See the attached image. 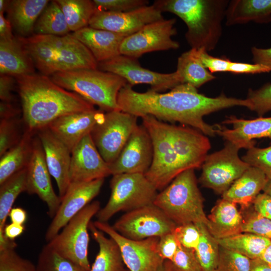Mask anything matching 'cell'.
Returning <instances> with one entry per match:
<instances>
[{
	"label": "cell",
	"instance_id": "34",
	"mask_svg": "<svg viewBox=\"0 0 271 271\" xmlns=\"http://www.w3.org/2000/svg\"><path fill=\"white\" fill-rule=\"evenodd\" d=\"M176 71L181 77L182 84H188L197 89L216 78L203 66L193 49L178 57Z\"/></svg>",
	"mask_w": 271,
	"mask_h": 271
},
{
	"label": "cell",
	"instance_id": "41",
	"mask_svg": "<svg viewBox=\"0 0 271 271\" xmlns=\"http://www.w3.org/2000/svg\"><path fill=\"white\" fill-rule=\"evenodd\" d=\"M251 259L220 246L219 257L214 271H249Z\"/></svg>",
	"mask_w": 271,
	"mask_h": 271
},
{
	"label": "cell",
	"instance_id": "9",
	"mask_svg": "<svg viewBox=\"0 0 271 271\" xmlns=\"http://www.w3.org/2000/svg\"><path fill=\"white\" fill-rule=\"evenodd\" d=\"M100 209L99 201L90 203L73 217L47 244L63 257L90 271L88 229L91 218Z\"/></svg>",
	"mask_w": 271,
	"mask_h": 271
},
{
	"label": "cell",
	"instance_id": "37",
	"mask_svg": "<svg viewBox=\"0 0 271 271\" xmlns=\"http://www.w3.org/2000/svg\"><path fill=\"white\" fill-rule=\"evenodd\" d=\"M64 15L56 1L49 2L34 26V33L62 36L69 34Z\"/></svg>",
	"mask_w": 271,
	"mask_h": 271
},
{
	"label": "cell",
	"instance_id": "24",
	"mask_svg": "<svg viewBox=\"0 0 271 271\" xmlns=\"http://www.w3.org/2000/svg\"><path fill=\"white\" fill-rule=\"evenodd\" d=\"M223 123L231 124V129L215 125L216 134L221 137L226 141L239 145L241 149L254 147L255 139L268 138L271 143V117L259 116L252 119L239 118L231 115Z\"/></svg>",
	"mask_w": 271,
	"mask_h": 271
},
{
	"label": "cell",
	"instance_id": "12",
	"mask_svg": "<svg viewBox=\"0 0 271 271\" xmlns=\"http://www.w3.org/2000/svg\"><path fill=\"white\" fill-rule=\"evenodd\" d=\"M176 225L153 204L127 212L112 227L126 238L140 240L173 232Z\"/></svg>",
	"mask_w": 271,
	"mask_h": 271
},
{
	"label": "cell",
	"instance_id": "49",
	"mask_svg": "<svg viewBox=\"0 0 271 271\" xmlns=\"http://www.w3.org/2000/svg\"><path fill=\"white\" fill-rule=\"evenodd\" d=\"M193 49L196 56L203 66L211 73L228 72L230 64L231 62L229 58H219L211 56L204 49Z\"/></svg>",
	"mask_w": 271,
	"mask_h": 271
},
{
	"label": "cell",
	"instance_id": "8",
	"mask_svg": "<svg viewBox=\"0 0 271 271\" xmlns=\"http://www.w3.org/2000/svg\"><path fill=\"white\" fill-rule=\"evenodd\" d=\"M142 118L153 147L152 162L145 175L158 190L162 191L183 170L169 136L166 123L150 115Z\"/></svg>",
	"mask_w": 271,
	"mask_h": 271
},
{
	"label": "cell",
	"instance_id": "57",
	"mask_svg": "<svg viewBox=\"0 0 271 271\" xmlns=\"http://www.w3.org/2000/svg\"><path fill=\"white\" fill-rule=\"evenodd\" d=\"M12 26L10 21L0 14V39H11L15 37L12 33Z\"/></svg>",
	"mask_w": 271,
	"mask_h": 271
},
{
	"label": "cell",
	"instance_id": "16",
	"mask_svg": "<svg viewBox=\"0 0 271 271\" xmlns=\"http://www.w3.org/2000/svg\"><path fill=\"white\" fill-rule=\"evenodd\" d=\"M104 178L89 182L70 183L62 198L59 207L46 230L45 238L49 242L68 222L99 193Z\"/></svg>",
	"mask_w": 271,
	"mask_h": 271
},
{
	"label": "cell",
	"instance_id": "10",
	"mask_svg": "<svg viewBox=\"0 0 271 271\" xmlns=\"http://www.w3.org/2000/svg\"><path fill=\"white\" fill-rule=\"evenodd\" d=\"M241 147L226 141L221 150L208 155L203 162L199 182L221 195L250 166L238 155Z\"/></svg>",
	"mask_w": 271,
	"mask_h": 271
},
{
	"label": "cell",
	"instance_id": "45",
	"mask_svg": "<svg viewBox=\"0 0 271 271\" xmlns=\"http://www.w3.org/2000/svg\"><path fill=\"white\" fill-rule=\"evenodd\" d=\"M0 271H36V266L12 248L0 250Z\"/></svg>",
	"mask_w": 271,
	"mask_h": 271
},
{
	"label": "cell",
	"instance_id": "36",
	"mask_svg": "<svg viewBox=\"0 0 271 271\" xmlns=\"http://www.w3.org/2000/svg\"><path fill=\"white\" fill-rule=\"evenodd\" d=\"M65 18L70 31L89 26L96 8L90 0H56Z\"/></svg>",
	"mask_w": 271,
	"mask_h": 271
},
{
	"label": "cell",
	"instance_id": "6",
	"mask_svg": "<svg viewBox=\"0 0 271 271\" xmlns=\"http://www.w3.org/2000/svg\"><path fill=\"white\" fill-rule=\"evenodd\" d=\"M203 201L194 169H190L180 173L158 193L154 204L177 225L189 223L207 225Z\"/></svg>",
	"mask_w": 271,
	"mask_h": 271
},
{
	"label": "cell",
	"instance_id": "48",
	"mask_svg": "<svg viewBox=\"0 0 271 271\" xmlns=\"http://www.w3.org/2000/svg\"><path fill=\"white\" fill-rule=\"evenodd\" d=\"M97 9L114 12H127L148 6L147 0H93Z\"/></svg>",
	"mask_w": 271,
	"mask_h": 271
},
{
	"label": "cell",
	"instance_id": "13",
	"mask_svg": "<svg viewBox=\"0 0 271 271\" xmlns=\"http://www.w3.org/2000/svg\"><path fill=\"white\" fill-rule=\"evenodd\" d=\"M176 19H163L145 26L122 42L121 55L138 59L145 53L177 49L179 43L172 37L176 35Z\"/></svg>",
	"mask_w": 271,
	"mask_h": 271
},
{
	"label": "cell",
	"instance_id": "59",
	"mask_svg": "<svg viewBox=\"0 0 271 271\" xmlns=\"http://www.w3.org/2000/svg\"><path fill=\"white\" fill-rule=\"evenodd\" d=\"M249 271H271V266L259 258L251 259Z\"/></svg>",
	"mask_w": 271,
	"mask_h": 271
},
{
	"label": "cell",
	"instance_id": "42",
	"mask_svg": "<svg viewBox=\"0 0 271 271\" xmlns=\"http://www.w3.org/2000/svg\"><path fill=\"white\" fill-rule=\"evenodd\" d=\"M245 215L242 214L243 223L242 232L253 233L271 240V219L265 218L253 209L248 211Z\"/></svg>",
	"mask_w": 271,
	"mask_h": 271
},
{
	"label": "cell",
	"instance_id": "15",
	"mask_svg": "<svg viewBox=\"0 0 271 271\" xmlns=\"http://www.w3.org/2000/svg\"><path fill=\"white\" fill-rule=\"evenodd\" d=\"M92 223L117 243L124 263L129 271H156L164 262L157 251L159 237L132 240L119 234L107 222L97 220Z\"/></svg>",
	"mask_w": 271,
	"mask_h": 271
},
{
	"label": "cell",
	"instance_id": "47",
	"mask_svg": "<svg viewBox=\"0 0 271 271\" xmlns=\"http://www.w3.org/2000/svg\"><path fill=\"white\" fill-rule=\"evenodd\" d=\"M172 233L181 245L195 250L200 237V230L197 224L189 223L176 225Z\"/></svg>",
	"mask_w": 271,
	"mask_h": 271
},
{
	"label": "cell",
	"instance_id": "23",
	"mask_svg": "<svg viewBox=\"0 0 271 271\" xmlns=\"http://www.w3.org/2000/svg\"><path fill=\"white\" fill-rule=\"evenodd\" d=\"M36 134L42 144L49 173L56 182L59 196L62 198L70 184L71 152L47 126L39 130Z\"/></svg>",
	"mask_w": 271,
	"mask_h": 271
},
{
	"label": "cell",
	"instance_id": "14",
	"mask_svg": "<svg viewBox=\"0 0 271 271\" xmlns=\"http://www.w3.org/2000/svg\"><path fill=\"white\" fill-rule=\"evenodd\" d=\"M97 69L121 77L132 86L138 84H149L151 90L158 92L171 90L182 84L176 71L171 73L153 71L143 67L137 59L121 54L98 63Z\"/></svg>",
	"mask_w": 271,
	"mask_h": 271
},
{
	"label": "cell",
	"instance_id": "33",
	"mask_svg": "<svg viewBox=\"0 0 271 271\" xmlns=\"http://www.w3.org/2000/svg\"><path fill=\"white\" fill-rule=\"evenodd\" d=\"M220 246L234 251L250 259L260 258L271 240L248 232H241L217 239Z\"/></svg>",
	"mask_w": 271,
	"mask_h": 271
},
{
	"label": "cell",
	"instance_id": "44",
	"mask_svg": "<svg viewBox=\"0 0 271 271\" xmlns=\"http://www.w3.org/2000/svg\"><path fill=\"white\" fill-rule=\"evenodd\" d=\"M241 159L250 166L260 170L268 180H271V145L263 148L252 147Z\"/></svg>",
	"mask_w": 271,
	"mask_h": 271
},
{
	"label": "cell",
	"instance_id": "25",
	"mask_svg": "<svg viewBox=\"0 0 271 271\" xmlns=\"http://www.w3.org/2000/svg\"><path fill=\"white\" fill-rule=\"evenodd\" d=\"M91 52L98 63L120 55V46L127 36L89 26L70 34Z\"/></svg>",
	"mask_w": 271,
	"mask_h": 271
},
{
	"label": "cell",
	"instance_id": "7",
	"mask_svg": "<svg viewBox=\"0 0 271 271\" xmlns=\"http://www.w3.org/2000/svg\"><path fill=\"white\" fill-rule=\"evenodd\" d=\"M110 187L107 203L96 215L98 221L107 222L118 212H128L153 204L158 194L153 184L141 173L112 175Z\"/></svg>",
	"mask_w": 271,
	"mask_h": 271
},
{
	"label": "cell",
	"instance_id": "32",
	"mask_svg": "<svg viewBox=\"0 0 271 271\" xmlns=\"http://www.w3.org/2000/svg\"><path fill=\"white\" fill-rule=\"evenodd\" d=\"M35 135L25 130L21 140L1 157L0 184L27 167L32 156Z\"/></svg>",
	"mask_w": 271,
	"mask_h": 271
},
{
	"label": "cell",
	"instance_id": "46",
	"mask_svg": "<svg viewBox=\"0 0 271 271\" xmlns=\"http://www.w3.org/2000/svg\"><path fill=\"white\" fill-rule=\"evenodd\" d=\"M171 271H201L195 250L179 244L171 260H168Z\"/></svg>",
	"mask_w": 271,
	"mask_h": 271
},
{
	"label": "cell",
	"instance_id": "31",
	"mask_svg": "<svg viewBox=\"0 0 271 271\" xmlns=\"http://www.w3.org/2000/svg\"><path fill=\"white\" fill-rule=\"evenodd\" d=\"M89 229L99 246V250L90 271H129L125 265L117 243L106 237L90 222Z\"/></svg>",
	"mask_w": 271,
	"mask_h": 271
},
{
	"label": "cell",
	"instance_id": "51",
	"mask_svg": "<svg viewBox=\"0 0 271 271\" xmlns=\"http://www.w3.org/2000/svg\"><path fill=\"white\" fill-rule=\"evenodd\" d=\"M271 71V68L261 64L231 61L228 72L233 74H259Z\"/></svg>",
	"mask_w": 271,
	"mask_h": 271
},
{
	"label": "cell",
	"instance_id": "40",
	"mask_svg": "<svg viewBox=\"0 0 271 271\" xmlns=\"http://www.w3.org/2000/svg\"><path fill=\"white\" fill-rule=\"evenodd\" d=\"M23 120L20 117L1 119L0 157L16 145L22 139L24 131H22Z\"/></svg>",
	"mask_w": 271,
	"mask_h": 271
},
{
	"label": "cell",
	"instance_id": "30",
	"mask_svg": "<svg viewBox=\"0 0 271 271\" xmlns=\"http://www.w3.org/2000/svg\"><path fill=\"white\" fill-rule=\"evenodd\" d=\"M225 18L228 26L250 22L268 23L271 22V0L230 1Z\"/></svg>",
	"mask_w": 271,
	"mask_h": 271
},
{
	"label": "cell",
	"instance_id": "20",
	"mask_svg": "<svg viewBox=\"0 0 271 271\" xmlns=\"http://www.w3.org/2000/svg\"><path fill=\"white\" fill-rule=\"evenodd\" d=\"M166 128L183 171L201 167L211 148L207 136L189 127L166 123Z\"/></svg>",
	"mask_w": 271,
	"mask_h": 271
},
{
	"label": "cell",
	"instance_id": "3",
	"mask_svg": "<svg viewBox=\"0 0 271 271\" xmlns=\"http://www.w3.org/2000/svg\"><path fill=\"white\" fill-rule=\"evenodd\" d=\"M228 0H157L162 12L173 13L186 25L185 38L192 49L213 50L222 35Z\"/></svg>",
	"mask_w": 271,
	"mask_h": 271
},
{
	"label": "cell",
	"instance_id": "38",
	"mask_svg": "<svg viewBox=\"0 0 271 271\" xmlns=\"http://www.w3.org/2000/svg\"><path fill=\"white\" fill-rule=\"evenodd\" d=\"M197 224L200 230V237L195 254L201 271H214L218 262L220 246L206 225Z\"/></svg>",
	"mask_w": 271,
	"mask_h": 271
},
{
	"label": "cell",
	"instance_id": "54",
	"mask_svg": "<svg viewBox=\"0 0 271 271\" xmlns=\"http://www.w3.org/2000/svg\"><path fill=\"white\" fill-rule=\"evenodd\" d=\"M253 63L261 64L271 68V48L267 49L252 47L251 49Z\"/></svg>",
	"mask_w": 271,
	"mask_h": 271
},
{
	"label": "cell",
	"instance_id": "58",
	"mask_svg": "<svg viewBox=\"0 0 271 271\" xmlns=\"http://www.w3.org/2000/svg\"><path fill=\"white\" fill-rule=\"evenodd\" d=\"M9 217L12 223L24 225L27 220V213L22 208L14 207L11 210Z\"/></svg>",
	"mask_w": 271,
	"mask_h": 271
},
{
	"label": "cell",
	"instance_id": "11",
	"mask_svg": "<svg viewBox=\"0 0 271 271\" xmlns=\"http://www.w3.org/2000/svg\"><path fill=\"white\" fill-rule=\"evenodd\" d=\"M137 118L121 110L107 112L104 120L91 132L95 146L108 165L117 159L122 150L138 125Z\"/></svg>",
	"mask_w": 271,
	"mask_h": 271
},
{
	"label": "cell",
	"instance_id": "60",
	"mask_svg": "<svg viewBox=\"0 0 271 271\" xmlns=\"http://www.w3.org/2000/svg\"><path fill=\"white\" fill-rule=\"evenodd\" d=\"M259 258L271 266V243L266 247Z\"/></svg>",
	"mask_w": 271,
	"mask_h": 271
},
{
	"label": "cell",
	"instance_id": "63",
	"mask_svg": "<svg viewBox=\"0 0 271 271\" xmlns=\"http://www.w3.org/2000/svg\"><path fill=\"white\" fill-rule=\"evenodd\" d=\"M262 191L271 196V180H268Z\"/></svg>",
	"mask_w": 271,
	"mask_h": 271
},
{
	"label": "cell",
	"instance_id": "2",
	"mask_svg": "<svg viewBox=\"0 0 271 271\" xmlns=\"http://www.w3.org/2000/svg\"><path fill=\"white\" fill-rule=\"evenodd\" d=\"M25 130L36 134L56 119L96 109L78 94L54 83L49 76L33 73L15 77Z\"/></svg>",
	"mask_w": 271,
	"mask_h": 271
},
{
	"label": "cell",
	"instance_id": "62",
	"mask_svg": "<svg viewBox=\"0 0 271 271\" xmlns=\"http://www.w3.org/2000/svg\"><path fill=\"white\" fill-rule=\"evenodd\" d=\"M156 271H171L168 260H165L157 268Z\"/></svg>",
	"mask_w": 271,
	"mask_h": 271
},
{
	"label": "cell",
	"instance_id": "29",
	"mask_svg": "<svg viewBox=\"0 0 271 271\" xmlns=\"http://www.w3.org/2000/svg\"><path fill=\"white\" fill-rule=\"evenodd\" d=\"M49 2L48 0L11 1L7 11L8 19L19 36L28 37L34 35L36 22Z\"/></svg>",
	"mask_w": 271,
	"mask_h": 271
},
{
	"label": "cell",
	"instance_id": "21",
	"mask_svg": "<svg viewBox=\"0 0 271 271\" xmlns=\"http://www.w3.org/2000/svg\"><path fill=\"white\" fill-rule=\"evenodd\" d=\"M110 175L109 165L98 152L90 133L87 134L71 151L70 183L104 179Z\"/></svg>",
	"mask_w": 271,
	"mask_h": 271
},
{
	"label": "cell",
	"instance_id": "18",
	"mask_svg": "<svg viewBox=\"0 0 271 271\" xmlns=\"http://www.w3.org/2000/svg\"><path fill=\"white\" fill-rule=\"evenodd\" d=\"M153 157L150 135L143 124L138 125L117 159L109 165L111 175L145 174L151 165Z\"/></svg>",
	"mask_w": 271,
	"mask_h": 271
},
{
	"label": "cell",
	"instance_id": "5",
	"mask_svg": "<svg viewBox=\"0 0 271 271\" xmlns=\"http://www.w3.org/2000/svg\"><path fill=\"white\" fill-rule=\"evenodd\" d=\"M62 88L73 92L103 111L120 110L117 103L125 79L98 69H78L57 72L49 76Z\"/></svg>",
	"mask_w": 271,
	"mask_h": 271
},
{
	"label": "cell",
	"instance_id": "17",
	"mask_svg": "<svg viewBox=\"0 0 271 271\" xmlns=\"http://www.w3.org/2000/svg\"><path fill=\"white\" fill-rule=\"evenodd\" d=\"M162 12L154 5L127 12H114L96 9L89 26L129 36L145 26L164 19Z\"/></svg>",
	"mask_w": 271,
	"mask_h": 271
},
{
	"label": "cell",
	"instance_id": "27",
	"mask_svg": "<svg viewBox=\"0 0 271 271\" xmlns=\"http://www.w3.org/2000/svg\"><path fill=\"white\" fill-rule=\"evenodd\" d=\"M268 180L260 170L250 166L222 195V198L240 205L242 210L247 209L263 191Z\"/></svg>",
	"mask_w": 271,
	"mask_h": 271
},
{
	"label": "cell",
	"instance_id": "1",
	"mask_svg": "<svg viewBox=\"0 0 271 271\" xmlns=\"http://www.w3.org/2000/svg\"><path fill=\"white\" fill-rule=\"evenodd\" d=\"M117 103L120 110L137 117L150 115L162 121L178 122L211 137L216 135L215 125L205 122L204 116L234 106L248 108L250 106L246 98L227 97L224 94L208 97L185 83L164 93L151 89L138 92L127 83L118 94Z\"/></svg>",
	"mask_w": 271,
	"mask_h": 271
},
{
	"label": "cell",
	"instance_id": "28",
	"mask_svg": "<svg viewBox=\"0 0 271 271\" xmlns=\"http://www.w3.org/2000/svg\"><path fill=\"white\" fill-rule=\"evenodd\" d=\"M34 63L17 37L0 39V73L14 77L35 73Z\"/></svg>",
	"mask_w": 271,
	"mask_h": 271
},
{
	"label": "cell",
	"instance_id": "35",
	"mask_svg": "<svg viewBox=\"0 0 271 271\" xmlns=\"http://www.w3.org/2000/svg\"><path fill=\"white\" fill-rule=\"evenodd\" d=\"M27 190V169L13 175L0 184V234L4 233L6 220L19 195Z\"/></svg>",
	"mask_w": 271,
	"mask_h": 271
},
{
	"label": "cell",
	"instance_id": "26",
	"mask_svg": "<svg viewBox=\"0 0 271 271\" xmlns=\"http://www.w3.org/2000/svg\"><path fill=\"white\" fill-rule=\"evenodd\" d=\"M236 205L222 198L212 208L206 226L216 239L242 232L243 218Z\"/></svg>",
	"mask_w": 271,
	"mask_h": 271
},
{
	"label": "cell",
	"instance_id": "4",
	"mask_svg": "<svg viewBox=\"0 0 271 271\" xmlns=\"http://www.w3.org/2000/svg\"><path fill=\"white\" fill-rule=\"evenodd\" d=\"M17 38L42 74L50 76L78 69H97L98 62L91 52L70 34Z\"/></svg>",
	"mask_w": 271,
	"mask_h": 271
},
{
	"label": "cell",
	"instance_id": "61",
	"mask_svg": "<svg viewBox=\"0 0 271 271\" xmlns=\"http://www.w3.org/2000/svg\"><path fill=\"white\" fill-rule=\"evenodd\" d=\"M11 1L8 0H0V14H3L7 12Z\"/></svg>",
	"mask_w": 271,
	"mask_h": 271
},
{
	"label": "cell",
	"instance_id": "55",
	"mask_svg": "<svg viewBox=\"0 0 271 271\" xmlns=\"http://www.w3.org/2000/svg\"><path fill=\"white\" fill-rule=\"evenodd\" d=\"M21 113H22V110L15 104L14 102L1 101V119L18 117Z\"/></svg>",
	"mask_w": 271,
	"mask_h": 271
},
{
	"label": "cell",
	"instance_id": "39",
	"mask_svg": "<svg viewBox=\"0 0 271 271\" xmlns=\"http://www.w3.org/2000/svg\"><path fill=\"white\" fill-rule=\"evenodd\" d=\"M36 266V271H88L63 257L47 244L41 250Z\"/></svg>",
	"mask_w": 271,
	"mask_h": 271
},
{
	"label": "cell",
	"instance_id": "43",
	"mask_svg": "<svg viewBox=\"0 0 271 271\" xmlns=\"http://www.w3.org/2000/svg\"><path fill=\"white\" fill-rule=\"evenodd\" d=\"M246 99L250 104L249 109L259 116L270 111L271 83H266L257 89H249Z\"/></svg>",
	"mask_w": 271,
	"mask_h": 271
},
{
	"label": "cell",
	"instance_id": "19",
	"mask_svg": "<svg viewBox=\"0 0 271 271\" xmlns=\"http://www.w3.org/2000/svg\"><path fill=\"white\" fill-rule=\"evenodd\" d=\"M26 169V192L37 195L44 202L48 207V215L53 218L59 207L61 198L53 189L43 148L36 134L33 140L32 156Z\"/></svg>",
	"mask_w": 271,
	"mask_h": 271
},
{
	"label": "cell",
	"instance_id": "52",
	"mask_svg": "<svg viewBox=\"0 0 271 271\" xmlns=\"http://www.w3.org/2000/svg\"><path fill=\"white\" fill-rule=\"evenodd\" d=\"M17 86L15 77L6 74L0 75V98L1 101L14 102L13 92Z\"/></svg>",
	"mask_w": 271,
	"mask_h": 271
},
{
	"label": "cell",
	"instance_id": "56",
	"mask_svg": "<svg viewBox=\"0 0 271 271\" xmlns=\"http://www.w3.org/2000/svg\"><path fill=\"white\" fill-rule=\"evenodd\" d=\"M25 229L24 225L11 222L6 225L4 229V234L9 239L15 240L17 237L23 233Z\"/></svg>",
	"mask_w": 271,
	"mask_h": 271
},
{
	"label": "cell",
	"instance_id": "50",
	"mask_svg": "<svg viewBox=\"0 0 271 271\" xmlns=\"http://www.w3.org/2000/svg\"><path fill=\"white\" fill-rule=\"evenodd\" d=\"M179 243L174 234L171 232L159 237L157 251L164 260H171L176 253Z\"/></svg>",
	"mask_w": 271,
	"mask_h": 271
},
{
	"label": "cell",
	"instance_id": "53",
	"mask_svg": "<svg viewBox=\"0 0 271 271\" xmlns=\"http://www.w3.org/2000/svg\"><path fill=\"white\" fill-rule=\"evenodd\" d=\"M252 206L257 213L271 219V196L263 192L259 193L254 200Z\"/></svg>",
	"mask_w": 271,
	"mask_h": 271
},
{
	"label": "cell",
	"instance_id": "22",
	"mask_svg": "<svg viewBox=\"0 0 271 271\" xmlns=\"http://www.w3.org/2000/svg\"><path fill=\"white\" fill-rule=\"evenodd\" d=\"M105 114L96 109L73 113L56 119L47 127L71 153L82 139L104 120Z\"/></svg>",
	"mask_w": 271,
	"mask_h": 271
}]
</instances>
